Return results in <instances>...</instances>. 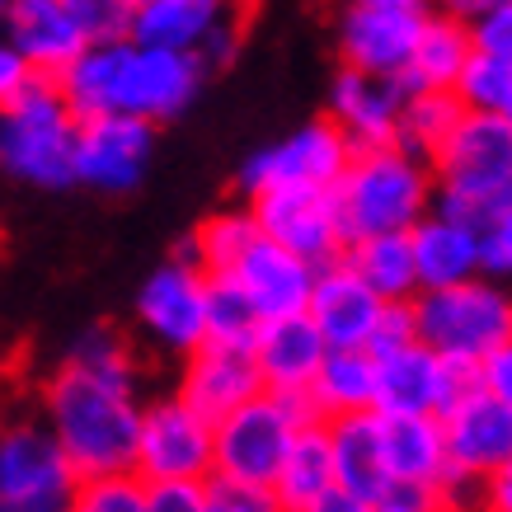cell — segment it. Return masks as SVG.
I'll use <instances>...</instances> for the list:
<instances>
[{
  "label": "cell",
  "instance_id": "obj_1",
  "mask_svg": "<svg viewBox=\"0 0 512 512\" xmlns=\"http://www.w3.org/2000/svg\"><path fill=\"white\" fill-rule=\"evenodd\" d=\"M202 71H207L202 52L113 38V43H90L57 80H62L76 118L137 113L151 123H165L193 104Z\"/></svg>",
  "mask_w": 512,
  "mask_h": 512
},
{
  "label": "cell",
  "instance_id": "obj_2",
  "mask_svg": "<svg viewBox=\"0 0 512 512\" xmlns=\"http://www.w3.org/2000/svg\"><path fill=\"white\" fill-rule=\"evenodd\" d=\"M47 428L66 447L71 466L85 475L104 470H137V442H141V409L132 400L127 381L94 376L76 362H62V372L43 390Z\"/></svg>",
  "mask_w": 512,
  "mask_h": 512
},
{
  "label": "cell",
  "instance_id": "obj_3",
  "mask_svg": "<svg viewBox=\"0 0 512 512\" xmlns=\"http://www.w3.org/2000/svg\"><path fill=\"white\" fill-rule=\"evenodd\" d=\"M343 240L353 245L362 235L381 231H414L437 207V174L433 160L414 156L404 146H367L334 184ZM343 245V249H348Z\"/></svg>",
  "mask_w": 512,
  "mask_h": 512
},
{
  "label": "cell",
  "instance_id": "obj_4",
  "mask_svg": "<svg viewBox=\"0 0 512 512\" xmlns=\"http://www.w3.org/2000/svg\"><path fill=\"white\" fill-rule=\"evenodd\" d=\"M76 132L80 118L62 80L33 71L0 109V170L38 188L76 184Z\"/></svg>",
  "mask_w": 512,
  "mask_h": 512
},
{
  "label": "cell",
  "instance_id": "obj_5",
  "mask_svg": "<svg viewBox=\"0 0 512 512\" xmlns=\"http://www.w3.org/2000/svg\"><path fill=\"white\" fill-rule=\"evenodd\" d=\"M414 315L419 339L461 362H484L512 339V292L489 273L451 287H423L414 296Z\"/></svg>",
  "mask_w": 512,
  "mask_h": 512
},
{
  "label": "cell",
  "instance_id": "obj_6",
  "mask_svg": "<svg viewBox=\"0 0 512 512\" xmlns=\"http://www.w3.org/2000/svg\"><path fill=\"white\" fill-rule=\"evenodd\" d=\"M437 202L451 212H466L480 221L484 202L512 179V123L508 113L466 109L442 151L433 156Z\"/></svg>",
  "mask_w": 512,
  "mask_h": 512
},
{
  "label": "cell",
  "instance_id": "obj_7",
  "mask_svg": "<svg viewBox=\"0 0 512 512\" xmlns=\"http://www.w3.org/2000/svg\"><path fill=\"white\" fill-rule=\"evenodd\" d=\"M80 470L47 423L0 428V512L76 508Z\"/></svg>",
  "mask_w": 512,
  "mask_h": 512
},
{
  "label": "cell",
  "instance_id": "obj_8",
  "mask_svg": "<svg viewBox=\"0 0 512 512\" xmlns=\"http://www.w3.org/2000/svg\"><path fill=\"white\" fill-rule=\"evenodd\" d=\"M475 386H484L480 362H461V357L437 353L433 343L414 339L381 357L376 409L381 414H447Z\"/></svg>",
  "mask_w": 512,
  "mask_h": 512
},
{
  "label": "cell",
  "instance_id": "obj_9",
  "mask_svg": "<svg viewBox=\"0 0 512 512\" xmlns=\"http://www.w3.org/2000/svg\"><path fill=\"white\" fill-rule=\"evenodd\" d=\"M301 428L306 423L292 404L278 390H264L231 409L226 419H217V470L254 484H273Z\"/></svg>",
  "mask_w": 512,
  "mask_h": 512
},
{
  "label": "cell",
  "instance_id": "obj_10",
  "mask_svg": "<svg viewBox=\"0 0 512 512\" xmlns=\"http://www.w3.org/2000/svg\"><path fill=\"white\" fill-rule=\"evenodd\" d=\"M137 470L146 480H207L217 470V423L184 395L146 404Z\"/></svg>",
  "mask_w": 512,
  "mask_h": 512
},
{
  "label": "cell",
  "instance_id": "obj_11",
  "mask_svg": "<svg viewBox=\"0 0 512 512\" xmlns=\"http://www.w3.org/2000/svg\"><path fill=\"white\" fill-rule=\"evenodd\" d=\"M433 15L437 0H348L339 24L343 66L400 76Z\"/></svg>",
  "mask_w": 512,
  "mask_h": 512
},
{
  "label": "cell",
  "instance_id": "obj_12",
  "mask_svg": "<svg viewBox=\"0 0 512 512\" xmlns=\"http://www.w3.org/2000/svg\"><path fill=\"white\" fill-rule=\"evenodd\" d=\"M156 123L137 113H94L76 132V184L94 193H132L151 165Z\"/></svg>",
  "mask_w": 512,
  "mask_h": 512
},
{
  "label": "cell",
  "instance_id": "obj_13",
  "mask_svg": "<svg viewBox=\"0 0 512 512\" xmlns=\"http://www.w3.org/2000/svg\"><path fill=\"white\" fill-rule=\"evenodd\" d=\"M249 207L259 217V231L292 245L296 254H306L315 264H334L343 254V221H339V202L334 188H315V184H273L249 193Z\"/></svg>",
  "mask_w": 512,
  "mask_h": 512
},
{
  "label": "cell",
  "instance_id": "obj_14",
  "mask_svg": "<svg viewBox=\"0 0 512 512\" xmlns=\"http://www.w3.org/2000/svg\"><path fill=\"white\" fill-rule=\"evenodd\" d=\"M353 156H357L353 137L334 118H315V123L296 127L292 137H282L268 151H259L245 165L240 184H245V193H259V188H273V184L334 188L343 179V170L353 165Z\"/></svg>",
  "mask_w": 512,
  "mask_h": 512
},
{
  "label": "cell",
  "instance_id": "obj_15",
  "mask_svg": "<svg viewBox=\"0 0 512 512\" xmlns=\"http://www.w3.org/2000/svg\"><path fill=\"white\" fill-rule=\"evenodd\" d=\"M141 329L165 348V353H193L207 343V273L193 259H174L156 268L146 287L137 292Z\"/></svg>",
  "mask_w": 512,
  "mask_h": 512
},
{
  "label": "cell",
  "instance_id": "obj_16",
  "mask_svg": "<svg viewBox=\"0 0 512 512\" xmlns=\"http://www.w3.org/2000/svg\"><path fill=\"white\" fill-rule=\"evenodd\" d=\"M442 428H447L451 470L466 480L484 484L494 470L512 461V404L489 386H475L470 395H461L442 414Z\"/></svg>",
  "mask_w": 512,
  "mask_h": 512
},
{
  "label": "cell",
  "instance_id": "obj_17",
  "mask_svg": "<svg viewBox=\"0 0 512 512\" xmlns=\"http://www.w3.org/2000/svg\"><path fill=\"white\" fill-rule=\"evenodd\" d=\"M386 306H390L386 296L339 254L334 264H320V278H315L306 311H311L315 325L325 329L329 348H372Z\"/></svg>",
  "mask_w": 512,
  "mask_h": 512
},
{
  "label": "cell",
  "instance_id": "obj_18",
  "mask_svg": "<svg viewBox=\"0 0 512 512\" xmlns=\"http://www.w3.org/2000/svg\"><path fill=\"white\" fill-rule=\"evenodd\" d=\"M404 90L400 76L386 71H362V66H343L334 90H329V118L353 137L357 151L367 146H390L400 132V113H404Z\"/></svg>",
  "mask_w": 512,
  "mask_h": 512
},
{
  "label": "cell",
  "instance_id": "obj_19",
  "mask_svg": "<svg viewBox=\"0 0 512 512\" xmlns=\"http://www.w3.org/2000/svg\"><path fill=\"white\" fill-rule=\"evenodd\" d=\"M235 278L259 301V311H264L268 320H278V315H301L311 306L320 264L306 259V254H296L292 245L273 240V235H259V240L245 249V259L235 264Z\"/></svg>",
  "mask_w": 512,
  "mask_h": 512
},
{
  "label": "cell",
  "instance_id": "obj_20",
  "mask_svg": "<svg viewBox=\"0 0 512 512\" xmlns=\"http://www.w3.org/2000/svg\"><path fill=\"white\" fill-rule=\"evenodd\" d=\"M264 372L254 353L245 348H226V343H202L184 357V381H179V395H184L193 409H202L207 419L217 423L226 419L231 409H240L245 400L264 395Z\"/></svg>",
  "mask_w": 512,
  "mask_h": 512
},
{
  "label": "cell",
  "instance_id": "obj_21",
  "mask_svg": "<svg viewBox=\"0 0 512 512\" xmlns=\"http://www.w3.org/2000/svg\"><path fill=\"white\" fill-rule=\"evenodd\" d=\"M0 29L10 33V43L29 57L33 71H47V76H62L66 66L90 47L71 0H10Z\"/></svg>",
  "mask_w": 512,
  "mask_h": 512
},
{
  "label": "cell",
  "instance_id": "obj_22",
  "mask_svg": "<svg viewBox=\"0 0 512 512\" xmlns=\"http://www.w3.org/2000/svg\"><path fill=\"white\" fill-rule=\"evenodd\" d=\"M409 235H414V259H419L423 287H451V282L484 273L480 221L466 217V212H451V207L437 202Z\"/></svg>",
  "mask_w": 512,
  "mask_h": 512
},
{
  "label": "cell",
  "instance_id": "obj_23",
  "mask_svg": "<svg viewBox=\"0 0 512 512\" xmlns=\"http://www.w3.org/2000/svg\"><path fill=\"white\" fill-rule=\"evenodd\" d=\"M325 357H329V339L325 329L311 320V311L268 320L259 343H254V362H259L268 390H311L320 367H325Z\"/></svg>",
  "mask_w": 512,
  "mask_h": 512
},
{
  "label": "cell",
  "instance_id": "obj_24",
  "mask_svg": "<svg viewBox=\"0 0 512 512\" xmlns=\"http://www.w3.org/2000/svg\"><path fill=\"white\" fill-rule=\"evenodd\" d=\"M334 433V466H339V489L362 503V512H376L386 484L395 480L386 461V437H381V409L362 414H339L329 419Z\"/></svg>",
  "mask_w": 512,
  "mask_h": 512
},
{
  "label": "cell",
  "instance_id": "obj_25",
  "mask_svg": "<svg viewBox=\"0 0 512 512\" xmlns=\"http://www.w3.org/2000/svg\"><path fill=\"white\" fill-rule=\"evenodd\" d=\"M381 437H386V461L395 480L433 484L437 494L447 489L451 451L442 414H381Z\"/></svg>",
  "mask_w": 512,
  "mask_h": 512
},
{
  "label": "cell",
  "instance_id": "obj_26",
  "mask_svg": "<svg viewBox=\"0 0 512 512\" xmlns=\"http://www.w3.org/2000/svg\"><path fill=\"white\" fill-rule=\"evenodd\" d=\"M329 489H339L334 433H329V419H315L296 433L278 480H273V494H278L282 512H320Z\"/></svg>",
  "mask_w": 512,
  "mask_h": 512
},
{
  "label": "cell",
  "instance_id": "obj_27",
  "mask_svg": "<svg viewBox=\"0 0 512 512\" xmlns=\"http://www.w3.org/2000/svg\"><path fill=\"white\" fill-rule=\"evenodd\" d=\"M231 15V0H141L132 10V38L179 52H202Z\"/></svg>",
  "mask_w": 512,
  "mask_h": 512
},
{
  "label": "cell",
  "instance_id": "obj_28",
  "mask_svg": "<svg viewBox=\"0 0 512 512\" xmlns=\"http://www.w3.org/2000/svg\"><path fill=\"white\" fill-rule=\"evenodd\" d=\"M470 52H475V29H470L466 19L437 10V15L428 19V29H423L409 66L400 71L404 90H456Z\"/></svg>",
  "mask_w": 512,
  "mask_h": 512
},
{
  "label": "cell",
  "instance_id": "obj_29",
  "mask_svg": "<svg viewBox=\"0 0 512 512\" xmlns=\"http://www.w3.org/2000/svg\"><path fill=\"white\" fill-rule=\"evenodd\" d=\"M376 390H381V357L372 348H329L311 395L325 419H339L376 409Z\"/></svg>",
  "mask_w": 512,
  "mask_h": 512
},
{
  "label": "cell",
  "instance_id": "obj_30",
  "mask_svg": "<svg viewBox=\"0 0 512 512\" xmlns=\"http://www.w3.org/2000/svg\"><path fill=\"white\" fill-rule=\"evenodd\" d=\"M343 259L372 282L386 301H414L423 292L419 282V259H414V235L409 231H381L362 235L343 249Z\"/></svg>",
  "mask_w": 512,
  "mask_h": 512
},
{
  "label": "cell",
  "instance_id": "obj_31",
  "mask_svg": "<svg viewBox=\"0 0 512 512\" xmlns=\"http://www.w3.org/2000/svg\"><path fill=\"white\" fill-rule=\"evenodd\" d=\"M264 325H268V315L259 311V301L240 287L235 273L207 278V343H226V348L254 353Z\"/></svg>",
  "mask_w": 512,
  "mask_h": 512
},
{
  "label": "cell",
  "instance_id": "obj_32",
  "mask_svg": "<svg viewBox=\"0 0 512 512\" xmlns=\"http://www.w3.org/2000/svg\"><path fill=\"white\" fill-rule=\"evenodd\" d=\"M466 118V104L456 90H409L400 113V132H395V146L414 151V156L433 160L442 151V141L456 132V123Z\"/></svg>",
  "mask_w": 512,
  "mask_h": 512
},
{
  "label": "cell",
  "instance_id": "obj_33",
  "mask_svg": "<svg viewBox=\"0 0 512 512\" xmlns=\"http://www.w3.org/2000/svg\"><path fill=\"white\" fill-rule=\"evenodd\" d=\"M259 217H254V207L245 212H217V217H207L193 231V240L184 245V259L207 273V278H217V273H235V264L245 259V249L259 240Z\"/></svg>",
  "mask_w": 512,
  "mask_h": 512
},
{
  "label": "cell",
  "instance_id": "obj_34",
  "mask_svg": "<svg viewBox=\"0 0 512 512\" xmlns=\"http://www.w3.org/2000/svg\"><path fill=\"white\" fill-rule=\"evenodd\" d=\"M456 94H461L466 109L508 113V104H512V57L489 52V47L475 43L466 71H461V80H456Z\"/></svg>",
  "mask_w": 512,
  "mask_h": 512
},
{
  "label": "cell",
  "instance_id": "obj_35",
  "mask_svg": "<svg viewBox=\"0 0 512 512\" xmlns=\"http://www.w3.org/2000/svg\"><path fill=\"white\" fill-rule=\"evenodd\" d=\"M146 475L141 470H104L85 475L76 494V512H146Z\"/></svg>",
  "mask_w": 512,
  "mask_h": 512
},
{
  "label": "cell",
  "instance_id": "obj_36",
  "mask_svg": "<svg viewBox=\"0 0 512 512\" xmlns=\"http://www.w3.org/2000/svg\"><path fill=\"white\" fill-rule=\"evenodd\" d=\"M66 362H76V367H85V372H94V376H109V381L137 386V362H132V353H127V343L104 325L85 329V334L71 343Z\"/></svg>",
  "mask_w": 512,
  "mask_h": 512
},
{
  "label": "cell",
  "instance_id": "obj_37",
  "mask_svg": "<svg viewBox=\"0 0 512 512\" xmlns=\"http://www.w3.org/2000/svg\"><path fill=\"white\" fill-rule=\"evenodd\" d=\"M278 494L273 484H254L240 480V475H226V470H212L207 475V512H278Z\"/></svg>",
  "mask_w": 512,
  "mask_h": 512
},
{
  "label": "cell",
  "instance_id": "obj_38",
  "mask_svg": "<svg viewBox=\"0 0 512 512\" xmlns=\"http://www.w3.org/2000/svg\"><path fill=\"white\" fill-rule=\"evenodd\" d=\"M80 29L90 43H113V38H132V0H71Z\"/></svg>",
  "mask_w": 512,
  "mask_h": 512
},
{
  "label": "cell",
  "instance_id": "obj_39",
  "mask_svg": "<svg viewBox=\"0 0 512 512\" xmlns=\"http://www.w3.org/2000/svg\"><path fill=\"white\" fill-rule=\"evenodd\" d=\"M480 249L484 273L498 282H512V207H489L480 217Z\"/></svg>",
  "mask_w": 512,
  "mask_h": 512
},
{
  "label": "cell",
  "instance_id": "obj_40",
  "mask_svg": "<svg viewBox=\"0 0 512 512\" xmlns=\"http://www.w3.org/2000/svg\"><path fill=\"white\" fill-rule=\"evenodd\" d=\"M146 512H207V480H151Z\"/></svg>",
  "mask_w": 512,
  "mask_h": 512
},
{
  "label": "cell",
  "instance_id": "obj_41",
  "mask_svg": "<svg viewBox=\"0 0 512 512\" xmlns=\"http://www.w3.org/2000/svg\"><path fill=\"white\" fill-rule=\"evenodd\" d=\"M419 339V315H414V301H390L386 315H381V325H376V339H372V353L386 357L404 343Z\"/></svg>",
  "mask_w": 512,
  "mask_h": 512
},
{
  "label": "cell",
  "instance_id": "obj_42",
  "mask_svg": "<svg viewBox=\"0 0 512 512\" xmlns=\"http://www.w3.org/2000/svg\"><path fill=\"white\" fill-rule=\"evenodd\" d=\"M442 508V494L433 484H414V480H390L376 512H433Z\"/></svg>",
  "mask_w": 512,
  "mask_h": 512
},
{
  "label": "cell",
  "instance_id": "obj_43",
  "mask_svg": "<svg viewBox=\"0 0 512 512\" xmlns=\"http://www.w3.org/2000/svg\"><path fill=\"white\" fill-rule=\"evenodd\" d=\"M470 29H475V43H480V47L512 57V0H503L498 10H489L484 19H475Z\"/></svg>",
  "mask_w": 512,
  "mask_h": 512
},
{
  "label": "cell",
  "instance_id": "obj_44",
  "mask_svg": "<svg viewBox=\"0 0 512 512\" xmlns=\"http://www.w3.org/2000/svg\"><path fill=\"white\" fill-rule=\"evenodd\" d=\"M33 76V66H29V57L19 52L15 43H10V33L0 29V109L15 99V90L24 85V80Z\"/></svg>",
  "mask_w": 512,
  "mask_h": 512
},
{
  "label": "cell",
  "instance_id": "obj_45",
  "mask_svg": "<svg viewBox=\"0 0 512 512\" xmlns=\"http://www.w3.org/2000/svg\"><path fill=\"white\" fill-rule=\"evenodd\" d=\"M480 376H484V386L494 390V395H503V400L512 404V339L498 348V353H489L480 362Z\"/></svg>",
  "mask_w": 512,
  "mask_h": 512
},
{
  "label": "cell",
  "instance_id": "obj_46",
  "mask_svg": "<svg viewBox=\"0 0 512 512\" xmlns=\"http://www.w3.org/2000/svg\"><path fill=\"white\" fill-rule=\"evenodd\" d=\"M484 508L512 512V461H508L503 470H494L489 480H484Z\"/></svg>",
  "mask_w": 512,
  "mask_h": 512
},
{
  "label": "cell",
  "instance_id": "obj_47",
  "mask_svg": "<svg viewBox=\"0 0 512 512\" xmlns=\"http://www.w3.org/2000/svg\"><path fill=\"white\" fill-rule=\"evenodd\" d=\"M503 0H437V10H447V15L466 19V24H475V19H484L489 10H498Z\"/></svg>",
  "mask_w": 512,
  "mask_h": 512
},
{
  "label": "cell",
  "instance_id": "obj_48",
  "mask_svg": "<svg viewBox=\"0 0 512 512\" xmlns=\"http://www.w3.org/2000/svg\"><path fill=\"white\" fill-rule=\"evenodd\" d=\"M5 5H10V0H0V24H5Z\"/></svg>",
  "mask_w": 512,
  "mask_h": 512
},
{
  "label": "cell",
  "instance_id": "obj_49",
  "mask_svg": "<svg viewBox=\"0 0 512 512\" xmlns=\"http://www.w3.org/2000/svg\"><path fill=\"white\" fill-rule=\"evenodd\" d=\"M508 123H512V104H508Z\"/></svg>",
  "mask_w": 512,
  "mask_h": 512
},
{
  "label": "cell",
  "instance_id": "obj_50",
  "mask_svg": "<svg viewBox=\"0 0 512 512\" xmlns=\"http://www.w3.org/2000/svg\"><path fill=\"white\" fill-rule=\"evenodd\" d=\"M132 5H141V0H132Z\"/></svg>",
  "mask_w": 512,
  "mask_h": 512
}]
</instances>
